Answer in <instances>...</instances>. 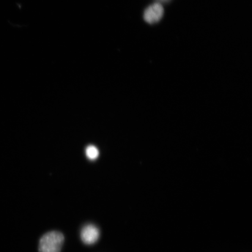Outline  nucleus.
<instances>
[{"label": "nucleus", "instance_id": "obj_1", "mask_svg": "<svg viewBox=\"0 0 252 252\" xmlns=\"http://www.w3.org/2000/svg\"><path fill=\"white\" fill-rule=\"evenodd\" d=\"M64 236L58 231L46 233L40 238L39 244V252H61Z\"/></svg>", "mask_w": 252, "mask_h": 252}, {"label": "nucleus", "instance_id": "obj_5", "mask_svg": "<svg viewBox=\"0 0 252 252\" xmlns=\"http://www.w3.org/2000/svg\"><path fill=\"white\" fill-rule=\"evenodd\" d=\"M159 1L162 2H168V1H169V0H159Z\"/></svg>", "mask_w": 252, "mask_h": 252}, {"label": "nucleus", "instance_id": "obj_2", "mask_svg": "<svg viewBox=\"0 0 252 252\" xmlns=\"http://www.w3.org/2000/svg\"><path fill=\"white\" fill-rule=\"evenodd\" d=\"M164 9L159 2L154 3L146 9L144 13V20L148 24L158 23L163 17Z\"/></svg>", "mask_w": 252, "mask_h": 252}, {"label": "nucleus", "instance_id": "obj_4", "mask_svg": "<svg viewBox=\"0 0 252 252\" xmlns=\"http://www.w3.org/2000/svg\"><path fill=\"white\" fill-rule=\"evenodd\" d=\"M86 154L88 158L90 159H95L98 157V150L95 147L90 146L87 147L86 150Z\"/></svg>", "mask_w": 252, "mask_h": 252}, {"label": "nucleus", "instance_id": "obj_3", "mask_svg": "<svg viewBox=\"0 0 252 252\" xmlns=\"http://www.w3.org/2000/svg\"><path fill=\"white\" fill-rule=\"evenodd\" d=\"M99 237V229L93 224L84 226L81 232V238L84 244L92 245L98 240Z\"/></svg>", "mask_w": 252, "mask_h": 252}]
</instances>
